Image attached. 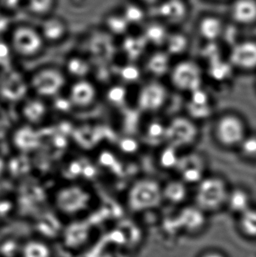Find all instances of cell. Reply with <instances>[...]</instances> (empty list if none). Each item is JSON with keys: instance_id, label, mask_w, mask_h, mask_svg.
Segmentation results:
<instances>
[{"instance_id": "obj_43", "label": "cell", "mask_w": 256, "mask_h": 257, "mask_svg": "<svg viewBox=\"0 0 256 257\" xmlns=\"http://www.w3.org/2000/svg\"><path fill=\"white\" fill-rule=\"evenodd\" d=\"M124 75L126 78H135L138 76V72H137V71L135 70V69L130 68L127 72L124 73Z\"/></svg>"}, {"instance_id": "obj_1", "label": "cell", "mask_w": 256, "mask_h": 257, "mask_svg": "<svg viewBox=\"0 0 256 257\" xmlns=\"http://www.w3.org/2000/svg\"><path fill=\"white\" fill-rule=\"evenodd\" d=\"M162 196L163 194L156 183L143 181L131 190L128 205L133 212H145L159 206L162 202Z\"/></svg>"}, {"instance_id": "obj_32", "label": "cell", "mask_w": 256, "mask_h": 257, "mask_svg": "<svg viewBox=\"0 0 256 257\" xmlns=\"http://www.w3.org/2000/svg\"><path fill=\"white\" fill-rule=\"evenodd\" d=\"M189 112H190L192 116L198 117V118L207 117V116L209 115V113H210V109H209V107L207 106V104L198 105V104L191 102L190 105H189Z\"/></svg>"}, {"instance_id": "obj_20", "label": "cell", "mask_w": 256, "mask_h": 257, "mask_svg": "<svg viewBox=\"0 0 256 257\" xmlns=\"http://www.w3.org/2000/svg\"><path fill=\"white\" fill-rule=\"evenodd\" d=\"M62 84V78L57 72H45L36 78L35 84L39 91L43 93H52Z\"/></svg>"}, {"instance_id": "obj_2", "label": "cell", "mask_w": 256, "mask_h": 257, "mask_svg": "<svg viewBox=\"0 0 256 257\" xmlns=\"http://www.w3.org/2000/svg\"><path fill=\"white\" fill-rule=\"evenodd\" d=\"M11 33L13 48L24 55H31L38 52L43 45L44 39L40 30L31 24H17L12 27Z\"/></svg>"}, {"instance_id": "obj_24", "label": "cell", "mask_w": 256, "mask_h": 257, "mask_svg": "<svg viewBox=\"0 0 256 257\" xmlns=\"http://www.w3.org/2000/svg\"><path fill=\"white\" fill-rule=\"evenodd\" d=\"M165 44H166L167 47H168V51L171 54H180L187 47L188 39L183 33H169Z\"/></svg>"}, {"instance_id": "obj_27", "label": "cell", "mask_w": 256, "mask_h": 257, "mask_svg": "<svg viewBox=\"0 0 256 257\" xmlns=\"http://www.w3.org/2000/svg\"><path fill=\"white\" fill-rule=\"evenodd\" d=\"M150 69L158 75H162L166 72L168 66V57L164 53H158L155 54L149 64Z\"/></svg>"}, {"instance_id": "obj_40", "label": "cell", "mask_w": 256, "mask_h": 257, "mask_svg": "<svg viewBox=\"0 0 256 257\" xmlns=\"http://www.w3.org/2000/svg\"><path fill=\"white\" fill-rule=\"evenodd\" d=\"M199 257H227L222 252L218 250H209V251L204 252Z\"/></svg>"}, {"instance_id": "obj_4", "label": "cell", "mask_w": 256, "mask_h": 257, "mask_svg": "<svg viewBox=\"0 0 256 257\" xmlns=\"http://www.w3.org/2000/svg\"><path fill=\"white\" fill-rule=\"evenodd\" d=\"M90 197L79 188L66 189L59 193L57 207L59 211L67 217L79 215L87 209Z\"/></svg>"}, {"instance_id": "obj_3", "label": "cell", "mask_w": 256, "mask_h": 257, "mask_svg": "<svg viewBox=\"0 0 256 257\" xmlns=\"http://www.w3.org/2000/svg\"><path fill=\"white\" fill-rule=\"evenodd\" d=\"M226 188L218 179L204 180L200 184L196 194L197 206L204 212L219 209L226 202Z\"/></svg>"}, {"instance_id": "obj_39", "label": "cell", "mask_w": 256, "mask_h": 257, "mask_svg": "<svg viewBox=\"0 0 256 257\" xmlns=\"http://www.w3.org/2000/svg\"><path fill=\"white\" fill-rule=\"evenodd\" d=\"M28 114L30 117H33V118H36V114L35 112L37 111L39 113H42V111H43V108L39 104H33V105H31L30 108H28Z\"/></svg>"}, {"instance_id": "obj_11", "label": "cell", "mask_w": 256, "mask_h": 257, "mask_svg": "<svg viewBox=\"0 0 256 257\" xmlns=\"http://www.w3.org/2000/svg\"><path fill=\"white\" fill-rule=\"evenodd\" d=\"M231 60L240 67L256 66V42L244 41L234 45L231 53Z\"/></svg>"}, {"instance_id": "obj_42", "label": "cell", "mask_w": 256, "mask_h": 257, "mask_svg": "<svg viewBox=\"0 0 256 257\" xmlns=\"http://www.w3.org/2000/svg\"><path fill=\"white\" fill-rule=\"evenodd\" d=\"M122 96H123V90L120 89H116L111 93V99H116V100H119Z\"/></svg>"}, {"instance_id": "obj_22", "label": "cell", "mask_w": 256, "mask_h": 257, "mask_svg": "<svg viewBox=\"0 0 256 257\" xmlns=\"http://www.w3.org/2000/svg\"><path fill=\"white\" fill-rule=\"evenodd\" d=\"M226 202L229 209L232 212L238 214L239 215L250 208L249 197L247 194L242 190H237L231 193L227 197Z\"/></svg>"}, {"instance_id": "obj_14", "label": "cell", "mask_w": 256, "mask_h": 257, "mask_svg": "<svg viewBox=\"0 0 256 257\" xmlns=\"http://www.w3.org/2000/svg\"><path fill=\"white\" fill-rule=\"evenodd\" d=\"M223 21L216 15H205L198 23V31L200 36L206 40L217 39L223 33L225 29Z\"/></svg>"}, {"instance_id": "obj_7", "label": "cell", "mask_w": 256, "mask_h": 257, "mask_svg": "<svg viewBox=\"0 0 256 257\" xmlns=\"http://www.w3.org/2000/svg\"><path fill=\"white\" fill-rule=\"evenodd\" d=\"M172 79L179 88L194 91L199 89L201 73L196 65L184 62L176 66L173 72Z\"/></svg>"}, {"instance_id": "obj_33", "label": "cell", "mask_w": 256, "mask_h": 257, "mask_svg": "<svg viewBox=\"0 0 256 257\" xmlns=\"http://www.w3.org/2000/svg\"><path fill=\"white\" fill-rule=\"evenodd\" d=\"M201 169L197 166L183 169V178L189 182H196L201 178Z\"/></svg>"}, {"instance_id": "obj_10", "label": "cell", "mask_w": 256, "mask_h": 257, "mask_svg": "<svg viewBox=\"0 0 256 257\" xmlns=\"http://www.w3.org/2000/svg\"><path fill=\"white\" fill-rule=\"evenodd\" d=\"M41 34L44 40L57 42L64 39L69 32V26L63 18L51 15L42 18L40 27Z\"/></svg>"}, {"instance_id": "obj_38", "label": "cell", "mask_w": 256, "mask_h": 257, "mask_svg": "<svg viewBox=\"0 0 256 257\" xmlns=\"http://www.w3.org/2000/svg\"><path fill=\"white\" fill-rule=\"evenodd\" d=\"M84 66L82 62L79 61V60H73L70 63L71 70L78 74H81V72H84L86 68Z\"/></svg>"}, {"instance_id": "obj_13", "label": "cell", "mask_w": 256, "mask_h": 257, "mask_svg": "<svg viewBox=\"0 0 256 257\" xmlns=\"http://www.w3.org/2000/svg\"><path fill=\"white\" fill-rule=\"evenodd\" d=\"M218 134L222 142L227 145H232L241 140L243 126L235 117H226L219 123Z\"/></svg>"}, {"instance_id": "obj_31", "label": "cell", "mask_w": 256, "mask_h": 257, "mask_svg": "<svg viewBox=\"0 0 256 257\" xmlns=\"http://www.w3.org/2000/svg\"><path fill=\"white\" fill-rule=\"evenodd\" d=\"M161 161H162V164L165 167H171V166H175L178 162V159L176 155L174 148L171 147V148H167L162 154Z\"/></svg>"}, {"instance_id": "obj_12", "label": "cell", "mask_w": 256, "mask_h": 257, "mask_svg": "<svg viewBox=\"0 0 256 257\" xmlns=\"http://www.w3.org/2000/svg\"><path fill=\"white\" fill-rule=\"evenodd\" d=\"M90 235V229L87 223L77 221L62 230V236L66 245L71 249L78 248L86 243Z\"/></svg>"}, {"instance_id": "obj_6", "label": "cell", "mask_w": 256, "mask_h": 257, "mask_svg": "<svg viewBox=\"0 0 256 257\" xmlns=\"http://www.w3.org/2000/svg\"><path fill=\"white\" fill-rule=\"evenodd\" d=\"M156 6L159 21L166 25H180L189 15L186 0H161Z\"/></svg>"}, {"instance_id": "obj_29", "label": "cell", "mask_w": 256, "mask_h": 257, "mask_svg": "<svg viewBox=\"0 0 256 257\" xmlns=\"http://www.w3.org/2000/svg\"><path fill=\"white\" fill-rule=\"evenodd\" d=\"M24 8V0H0V10L9 15L16 14Z\"/></svg>"}, {"instance_id": "obj_9", "label": "cell", "mask_w": 256, "mask_h": 257, "mask_svg": "<svg viewBox=\"0 0 256 257\" xmlns=\"http://www.w3.org/2000/svg\"><path fill=\"white\" fill-rule=\"evenodd\" d=\"M229 15L237 25L251 26L256 24V0H233Z\"/></svg>"}, {"instance_id": "obj_44", "label": "cell", "mask_w": 256, "mask_h": 257, "mask_svg": "<svg viewBox=\"0 0 256 257\" xmlns=\"http://www.w3.org/2000/svg\"><path fill=\"white\" fill-rule=\"evenodd\" d=\"M212 1H217V0H212Z\"/></svg>"}, {"instance_id": "obj_21", "label": "cell", "mask_w": 256, "mask_h": 257, "mask_svg": "<svg viewBox=\"0 0 256 257\" xmlns=\"http://www.w3.org/2000/svg\"><path fill=\"white\" fill-rule=\"evenodd\" d=\"M239 227L245 236L256 239V209L250 208L240 214Z\"/></svg>"}, {"instance_id": "obj_8", "label": "cell", "mask_w": 256, "mask_h": 257, "mask_svg": "<svg viewBox=\"0 0 256 257\" xmlns=\"http://www.w3.org/2000/svg\"><path fill=\"white\" fill-rule=\"evenodd\" d=\"M165 133L171 147L175 148L190 143L196 135V128L189 120L177 118L171 122Z\"/></svg>"}, {"instance_id": "obj_34", "label": "cell", "mask_w": 256, "mask_h": 257, "mask_svg": "<svg viewBox=\"0 0 256 257\" xmlns=\"http://www.w3.org/2000/svg\"><path fill=\"white\" fill-rule=\"evenodd\" d=\"M11 15L0 10V36L7 32L11 31L12 27Z\"/></svg>"}, {"instance_id": "obj_16", "label": "cell", "mask_w": 256, "mask_h": 257, "mask_svg": "<svg viewBox=\"0 0 256 257\" xmlns=\"http://www.w3.org/2000/svg\"><path fill=\"white\" fill-rule=\"evenodd\" d=\"M165 91L162 86L152 84L147 87L141 95V104L143 108L155 109L159 108L165 100Z\"/></svg>"}, {"instance_id": "obj_41", "label": "cell", "mask_w": 256, "mask_h": 257, "mask_svg": "<svg viewBox=\"0 0 256 257\" xmlns=\"http://www.w3.org/2000/svg\"><path fill=\"white\" fill-rule=\"evenodd\" d=\"M144 6H156L161 0H136Z\"/></svg>"}, {"instance_id": "obj_15", "label": "cell", "mask_w": 256, "mask_h": 257, "mask_svg": "<svg viewBox=\"0 0 256 257\" xmlns=\"http://www.w3.org/2000/svg\"><path fill=\"white\" fill-rule=\"evenodd\" d=\"M20 257H53L52 249L43 238H30L22 243Z\"/></svg>"}, {"instance_id": "obj_25", "label": "cell", "mask_w": 256, "mask_h": 257, "mask_svg": "<svg viewBox=\"0 0 256 257\" xmlns=\"http://www.w3.org/2000/svg\"><path fill=\"white\" fill-rule=\"evenodd\" d=\"M162 194L171 203L179 204L186 198V190L180 183L172 182L167 186Z\"/></svg>"}, {"instance_id": "obj_35", "label": "cell", "mask_w": 256, "mask_h": 257, "mask_svg": "<svg viewBox=\"0 0 256 257\" xmlns=\"http://www.w3.org/2000/svg\"><path fill=\"white\" fill-rule=\"evenodd\" d=\"M207 98L205 93L200 90H197L192 91V102L193 103L198 104V105H204L207 104Z\"/></svg>"}, {"instance_id": "obj_19", "label": "cell", "mask_w": 256, "mask_h": 257, "mask_svg": "<svg viewBox=\"0 0 256 257\" xmlns=\"http://www.w3.org/2000/svg\"><path fill=\"white\" fill-rule=\"evenodd\" d=\"M57 0H24V8L29 13L41 18L52 15Z\"/></svg>"}, {"instance_id": "obj_17", "label": "cell", "mask_w": 256, "mask_h": 257, "mask_svg": "<svg viewBox=\"0 0 256 257\" xmlns=\"http://www.w3.org/2000/svg\"><path fill=\"white\" fill-rule=\"evenodd\" d=\"M126 21L131 25H141L145 22L147 14L145 6L136 0L128 2L121 10Z\"/></svg>"}, {"instance_id": "obj_5", "label": "cell", "mask_w": 256, "mask_h": 257, "mask_svg": "<svg viewBox=\"0 0 256 257\" xmlns=\"http://www.w3.org/2000/svg\"><path fill=\"white\" fill-rule=\"evenodd\" d=\"M207 223L205 212L197 206L186 207L172 217V230H183L188 233H197Z\"/></svg>"}, {"instance_id": "obj_23", "label": "cell", "mask_w": 256, "mask_h": 257, "mask_svg": "<svg viewBox=\"0 0 256 257\" xmlns=\"http://www.w3.org/2000/svg\"><path fill=\"white\" fill-rule=\"evenodd\" d=\"M105 27L114 34L121 35L129 30L130 24L126 21L123 14L113 12L105 18Z\"/></svg>"}, {"instance_id": "obj_37", "label": "cell", "mask_w": 256, "mask_h": 257, "mask_svg": "<svg viewBox=\"0 0 256 257\" xmlns=\"http://www.w3.org/2000/svg\"><path fill=\"white\" fill-rule=\"evenodd\" d=\"M165 130L162 127V125L159 123H153L150 128V134L153 137H158V136H162L163 133H165Z\"/></svg>"}, {"instance_id": "obj_30", "label": "cell", "mask_w": 256, "mask_h": 257, "mask_svg": "<svg viewBox=\"0 0 256 257\" xmlns=\"http://www.w3.org/2000/svg\"><path fill=\"white\" fill-rule=\"evenodd\" d=\"M230 69L225 63H221L219 60H215L212 62L210 73L216 79H223L229 73Z\"/></svg>"}, {"instance_id": "obj_26", "label": "cell", "mask_w": 256, "mask_h": 257, "mask_svg": "<svg viewBox=\"0 0 256 257\" xmlns=\"http://www.w3.org/2000/svg\"><path fill=\"white\" fill-rule=\"evenodd\" d=\"M22 243L15 238H9L0 245V254L3 257H20Z\"/></svg>"}, {"instance_id": "obj_28", "label": "cell", "mask_w": 256, "mask_h": 257, "mask_svg": "<svg viewBox=\"0 0 256 257\" xmlns=\"http://www.w3.org/2000/svg\"><path fill=\"white\" fill-rule=\"evenodd\" d=\"M93 96L92 87L87 84H78L74 89V99L80 103L88 102Z\"/></svg>"}, {"instance_id": "obj_36", "label": "cell", "mask_w": 256, "mask_h": 257, "mask_svg": "<svg viewBox=\"0 0 256 257\" xmlns=\"http://www.w3.org/2000/svg\"><path fill=\"white\" fill-rule=\"evenodd\" d=\"M243 149L246 153L249 154H254L256 153V139L255 138H250L246 139L243 143Z\"/></svg>"}, {"instance_id": "obj_18", "label": "cell", "mask_w": 256, "mask_h": 257, "mask_svg": "<svg viewBox=\"0 0 256 257\" xmlns=\"http://www.w3.org/2000/svg\"><path fill=\"white\" fill-rule=\"evenodd\" d=\"M166 24L161 21L150 22L146 24L144 36L146 41L153 42L156 45H162L165 43L168 33Z\"/></svg>"}]
</instances>
